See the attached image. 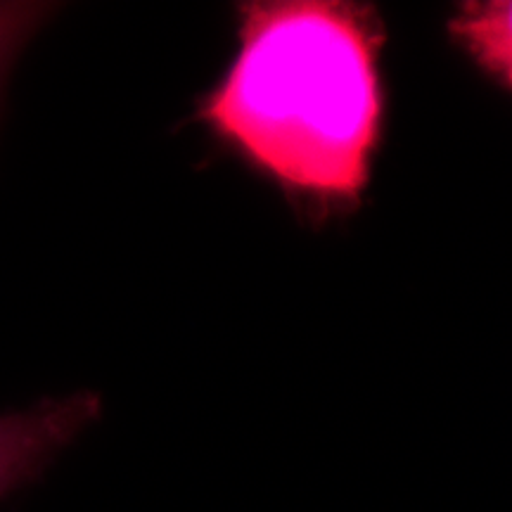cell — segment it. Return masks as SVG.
Instances as JSON below:
<instances>
[{"label":"cell","instance_id":"obj_2","mask_svg":"<svg viewBox=\"0 0 512 512\" xmlns=\"http://www.w3.org/2000/svg\"><path fill=\"white\" fill-rule=\"evenodd\" d=\"M100 413L102 399L88 389L0 413V503L34 484Z\"/></svg>","mask_w":512,"mask_h":512},{"label":"cell","instance_id":"obj_3","mask_svg":"<svg viewBox=\"0 0 512 512\" xmlns=\"http://www.w3.org/2000/svg\"><path fill=\"white\" fill-rule=\"evenodd\" d=\"M57 12L60 5L46 0H0V110L17 60Z\"/></svg>","mask_w":512,"mask_h":512},{"label":"cell","instance_id":"obj_1","mask_svg":"<svg viewBox=\"0 0 512 512\" xmlns=\"http://www.w3.org/2000/svg\"><path fill=\"white\" fill-rule=\"evenodd\" d=\"M387 24L358 0H249L192 124L311 228L368 200L389 124Z\"/></svg>","mask_w":512,"mask_h":512}]
</instances>
